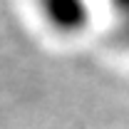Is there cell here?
Wrapping results in <instances>:
<instances>
[{
    "mask_svg": "<svg viewBox=\"0 0 129 129\" xmlns=\"http://www.w3.org/2000/svg\"><path fill=\"white\" fill-rule=\"evenodd\" d=\"M40 13L52 30L62 35H75L89 22V3L87 0H35Z\"/></svg>",
    "mask_w": 129,
    "mask_h": 129,
    "instance_id": "1",
    "label": "cell"
},
{
    "mask_svg": "<svg viewBox=\"0 0 129 129\" xmlns=\"http://www.w3.org/2000/svg\"><path fill=\"white\" fill-rule=\"evenodd\" d=\"M109 3L114 5V10L122 17H129V0H109Z\"/></svg>",
    "mask_w": 129,
    "mask_h": 129,
    "instance_id": "2",
    "label": "cell"
},
{
    "mask_svg": "<svg viewBox=\"0 0 129 129\" xmlns=\"http://www.w3.org/2000/svg\"><path fill=\"white\" fill-rule=\"evenodd\" d=\"M119 32H122V37L129 42V17H122V30Z\"/></svg>",
    "mask_w": 129,
    "mask_h": 129,
    "instance_id": "3",
    "label": "cell"
}]
</instances>
